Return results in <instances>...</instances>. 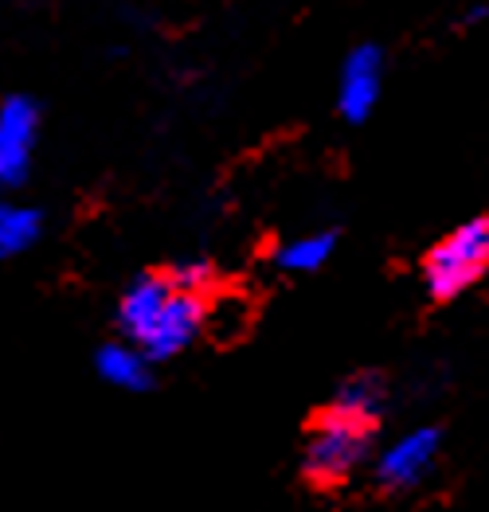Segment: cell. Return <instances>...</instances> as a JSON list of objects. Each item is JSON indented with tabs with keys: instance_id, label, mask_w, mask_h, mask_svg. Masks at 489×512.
<instances>
[{
	"instance_id": "cell-1",
	"label": "cell",
	"mask_w": 489,
	"mask_h": 512,
	"mask_svg": "<svg viewBox=\"0 0 489 512\" xmlns=\"http://www.w3.org/2000/svg\"><path fill=\"white\" fill-rule=\"evenodd\" d=\"M380 399L384 380L364 372L353 376L329 403L313 407L302 427V485L313 493H341L353 473L368 462L380 434Z\"/></svg>"
},
{
	"instance_id": "cell-2",
	"label": "cell",
	"mask_w": 489,
	"mask_h": 512,
	"mask_svg": "<svg viewBox=\"0 0 489 512\" xmlns=\"http://www.w3.org/2000/svg\"><path fill=\"white\" fill-rule=\"evenodd\" d=\"M212 309H216L212 298L184 294L173 286L165 266H149L118 301V325L141 352L173 356L184 344L196 341Z\"/></svg>"
},
{
	"instance_id": "cell-3",
	"label": "cell",
	"mask_w": 489,
	"mask_h": 512,
	"mask_svg": "<svg viewBox=\"0 0 489 512\" xmlns=\"http://www.w3.org/2000/svg\"><path fill=\"white\" fill-rule=\"evenodd\" d=\"M419 274L431 305H450L489 274V212L466 219L419 258Z\"/></svg>"
},
{
	"instance_id": "cell-4",
	"label": "cell",
	"mask_w": 489,
	"mask_h": 512,
	"mask_svg": "<svg viewBox=\"0 0 489 512\" xmlns=\"http://www.w3.org/2000/svg\"><path fill=\"white\" fill-rule=\"evenodd\" d=\"M435 434H423V438H411L403 450H396L388 462H384V481H396V477H411L415 462H423V454L431 450Z\"/></svg>"
},
{
	"instance_id": "cell-5",
	"label": "cell",
	"mask_w": 489,
	"mask_h": 512,
	"mask_svg": "<svg viewBox=\"0 0 489 512\" xmlns=\"http://www.w3.org/2000/svg\"><path fill=\"white\" fill-rule=\"evenodd\" d=\"M333 251V239L325 235V239H310V243H298V247H290L282 262L286 266H294V270H313L317 262H325V255Z\"/></svg>"
}]
</instances>
